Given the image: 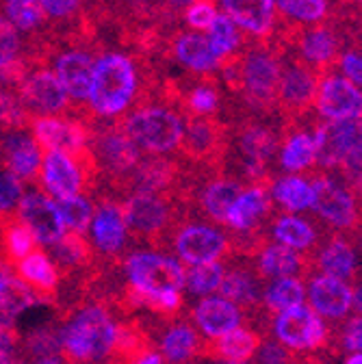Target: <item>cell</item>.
Wrapping results in <instances>:
<instances>
[{
    "label": "cell",
    "mask_w": 362,
    "mask_h": 364,
    "mask_svg": "<svg viewBox=\"0 0 362 364\" xmlns=\"http://www.w3.org/2000/svg\"><path fill=\"white\" fill-rule=\"evenodd\" d=\"M161 80L154 78L148 55L139 57L105 50L96 57L89 113L96 122H117L139 102L156 98Z\"/></svg>",
    "instance_id": "obj_1"
},
{
    "label": "cell",
    "mask_w": 362,
    "mask_h": 364,
    "mask_svg": "<svg viewBox=\"0 0 362 364\" xmlns=\"http://www.w3.org/2000/svg\"><path fill=\"white\" fill-rule=\"evenodd\" d=\"M59 318L61 358L65 364H96L107 360L117 336V318L109 308L87 304Z\"/></svg>",
    "instance_id": "obj_2"
},
{
    "label": "cell",
    "mask_w": 362,
    "mask_h": 364,
    "mask_svg": "<svg viewBox=\"0 0 362 364\" xmlns=\"http://www.w3.org/2000/svg\"><path fill=\"white\" fill-rule=\"evenodd\" d=\"M117 122L144 154L156 156L178 154L187 130V117L183 111L156 100L137 105Z\"/></svg>",
    "instance_id": "obj_3"
},
{
    "label": "cell",
    "mask_w": 362,
    "mask_h": 364,
    "mask_svg": "<svg viewBox=\"0 0 362 364\" xmlns=\"http://www.w3.org/2000/svg\"><path fill=\"white\" fill-rule=\"evenodd\" d=\"M308 178L314 187V215L324 219L334 232H343L356 243L360 225V198L345 185L336 171L312 169Z\"/></svg>",
    "instance_id": "obj_4"
},
{
    "label": "cell",
    "mask_w": 362,
    "mask_h": 364,
    "mask_svg": "<svg viewBox=\"0 0 362 364\" xmlns=\"http://www.w3.org/2000/svg\"><path fill=\"white\" fill-rule=\"evenodd\" d=\"M11 87L26 113L35 117H57V115H74V102L63 87L61 78L50 65L43 63H33L26 65V72L20 76L18 82L14 85H3Z\"/></svg>",
    "instance_id": "obj_5"
},
{
    "label": "cell",
    "mask_w": 362,
    "mask_h": 364,
    "mask_svg": "<svg viewBox=\"0 0 362 364\" xmlns=\"http://www.w3.org/2000/svg\"><path fill=\"white\" fill-rule=\"evenodd\" d=\"M48 61H53V70L61 78L63 87L74 102V117L87 122L89 126L94 124V117L89 113V94H92L94 82V68L96 57L92 55L89 43H53L48 50Z\"/></svg>",
    "instance_id": "obj_6"
},
{
    "label": "cell",
    "mask_w": 362,
    "mask_h": 364,
    "mask_svg": "<svg viewBox=\"0 0 362 364\" xmlns=\"http://www.w3.org/2000/svg\"><path fill=\"white\" fill-rule=\"evenodd\" d=\"M124 273L128 284L146 295L183 291L187 284V264L176 256L152 250H132L126 254Z\"/></svg>",
    "instance_id": "obj_7"
},
{
    "label": "cell",
    "mask_w": 362,
    "mask_h": 364,
    "mask_svg": "<svg viewBox=\"0 0 362 364\" xmlns=\"http://www.w3.org/2000/svg\"><path fill=\"white\" fill-rule=\"evenodd\" d=\"M169 256H176L185 264H202V262H228L233 260V241L228 230L215 228L204 219H191L180 223L167 247Z\"/></svg>",
    "instance_id": "obj_8"
},
{
    "label": "cell",
    "mask_w": 362,
    "mask_h": 364,
    "mask_svg": "<svg viewBox=\"0 0 362 364\" xmlns=\"http://www.w3.org/2000/svg\"><path fill=\"white\" fill-rule=\"evenodd\" d=\"M230 139V124L223 117H189L183 146L176 156L200 169L225 171Z\"/></svg>",
    "instance_id": "obj_9"
},
{
    "label": "cell",
    "mask_w": 362,
    "mask_h": 364,
    "mask_svg": "<svg viewBox=\"0 0 362 364\" xmlns=\"http://www.w3.org/2000/svg\"><path fill=\"white\" fill-rule=\"evenodd\" d=\"M271 336L278 343L308 353H328L332 345V326L312 306H295L274 316Z\"/></svg>",
    "instance_id": "obj_10"
},
{
    "label": "cell",
    "mask_w": 362,
    "mask_h": 364,
    "mask_svg": "<svg viewBox=\"0 0 362 364\" xmlns=\"http://www.w3.org/2000/svg\"><path fill=\"white\" fill-rule=\"evenodd\" d=\"M321 76V72H316L314 68L284 50V68L278 89V113L287 124H295L312 115Z\"/></svg>",
    "instance_id": "obj_11"
},
{
    "label": "cell",
    "mask_w": 362,
    "mask_h": 364,
    "mask_svg": "<svg viewBox=\"0 0 362 364\" xmlns=\"http://www.w3.org/2000/svg\"><path fill=\"white\" fill-rule=\"evenodd\" d=\"M156 50L163 53L165 57L174 59L191 76H221L223 63L213 53L208 37L202 33L169 28L163 35Z\"/></svg>",
    "instance_id": "obj_12"
},
{
    "label": "cell",
    "mask_w": 362,
    "mask_h": 364,
    "mask_svg": "<svg viewBox=\"0 0 362 364\" xmlns=\"http://www.w3.org/2000/svg\"><path fill=\"white\" fill-rule=\"evenodd\" d=\"M314 111L324 122L362 119V89L341 72H326L319 82Z\"/></svg>",
    "instance_id": "obj_13"
},
{
    "label": "cell",
    "mask_w": 362,
    "mask_h": 364,
    "mask_svg": "<svg viewBox=\"0 0 362 364\" xmlns=\"http://www.w3.org/2000/svg\"><path fill=\"white\" fill-rule=\"evenodd\" d=\"M225 278L219 287V295L237 304L245 314L260 308L265 304V293L271 282L258 271L256 260L250 258H233L225 262Z\"/></svg>",
    "instance_id": "obj_14"
},
{
    "label": "cell",
    "mask_w": 362,
    "mask_h": 364,
    "mask_svg": "<svg viewBox=\"0 0 362 364\" xmlns=\"http://www.w3.org/2000/svg\"><path fill=\"white\" fill-rule=\"evenodd\" d=\"M280 208L271 198V185H252L239 196L225 217L228 232H256V230H271L276 215Z\"/></svg>",
    "instance_id": "obj_15"
},
{
    "label": "cell",
    "mask_w": 362,
    "mask_h": 364,
    "mask_svg": "<svg viewBox=\"0 0 362 364\" xmlns=\"http://www.w3.org/2000/svg\"><path fill=\"white\" fill-rule=\"evenodd\" d=\"M332 235H334L332 228L316 215H312L310 219H304L293 213L280 210L274 223H271V237L278 243L291 250H297L302 254H308L312 258H316V254H319V250Z\"/></svg>",
    "instance_id": "obj_16"
},
{
    "label": "cell",
    "mask_w": 362,
    "mask_h": 364,
    "mask_svg": "<svg viewBox=\"0 0 362 364\" xmlns=\"http://www.w3.org/2000/svg\"><path fill=\"white\" fill-rule=\"evenodd\" d=\"M221 11L254 41H271L280 28V11L276 0H217Z\"/></svg>",
    "instance_id": "obj_17"
},
{
    "label": "cell",
    "mask_w": 362,
    "mask_h": 364,
    "mask_svg": "<svg viewBox=\"0 0 362 364\" xmlns=\"http://www.w3.org/2000/svg\"><path fill=\"white\" fill-rule=\"evenodd\" d=\"M89 237H92V245L100 258H124L130 254L132 245L128 239L122 204L111 200L96 202V215L89 228Z\"/></svg>",
    "instance_id": "obj_18"
},
{
    "label": "cell",
    "mask_w": 362,
    "mask_h": 364,
    "mask_svg": "<svg viewBox=\"0 0 362 364\" xmlns=\"http://www.w3.org/2000/svg\"><path fill=\"white\" fill-rule=\"evenodd\" d=\"M31 130L43 152H80L92 141V126L74 115L35 117Z\"/></svg>",
    "instance_id": "obj_19"
},
{
    "label": "cell",
    "mask_w": 362,
    "mask_h": 364,
    "mask_svg": "<svg viewBox=\"0 0 362 364\" xmlns=\"http://www.w3.org/2000/svg\"><path fill=\"white\" fill-rule=\"evenodd\" d=\"M20 217L26 221V225H31V230L35 232V237L39 239V243L43 247H50L57 241H61L65 237V219L63 213L59 208V202L48 196L41 189H31V193L24 196L20 208H18Z\"/></svg>",
    "instance_id": "obj_20"
},
{
    "label": "cell",
    "mask_w": 362,
    "mask_h": 364,
    "mask_svg": "<svg viewBox=\"0 0 362 364\" xmlns=\"http://www.w3.org/2000/svg\"><path fill=\"white\" fill-rule=\"evenodd\" d=\"M360 134V119L345 122H319L314 128L316 167L324 171H339L349 152L353 150Z\"/></svg>",
    "instance_id": "obj_21"
},
{
    "label": "cell",
    "mask_w": 362,
    "mask_h": 364,
    "mask_svg": "<svg viewBox=\"0 0 362 364\" xmlns=\"http://www.w3.org/2000/svg\"><path fill=\"white\" fill-rule=\"evenodd\" d=\"M41 146L31 128H18L3 132V169L16 173L26 185L37 187L41 173Z\"/></svg>",
    "instance_id": "obj_22"
},
{
    "label": "cell",
    "mask_w": 362,
    "mask_h": 364,
    "mask_svg": "<svg viewBox=\"0 0 362 364\" xmlns=\"http://www.w3.org/2000/svg\"><path fill=\"white\" fill-rule=\"evenodd\" d=\"M16 276L35 293L37 301L50 304L57 308L59 304V289H61V273L57 264L53 262L50 254H46V247L37 250L16 267H11Z\"/></svg>",
    "instance_id": "obj_23"
},
{
    "label": "cell",
    "mask_w": 362,
    "mask_h": 364,
    "mask_svg": "<svg viewBox=\"0 0 362 364\" xmlns=\"http://www.w3.org/2000/svg\"><path fill=\"white\" fill-rule=\"evenodd\" d=\"M308 299L326 321H343L353 306V287L345 280L316 273L308 280Z\"/></svg>",
    "instance_id": "obj_24"
},
{
    "label": "cell",
    "mask_w": 362,
    "mask_h": 364,
    "mask_svg": "<svg viewBox=\"0 0 362 364\" xmlns=\"http://www.w3.org/2000/svg\"><path fill=\"white\" fill-rule=\"evenodd\" d=\"M256 260L258 271L265 276L267 282L282 280V278H304L310 280L316 276V258L302 254L297 250H291L282 243H271Z\"/></svg>",
    "instance_id": "obj_25"
},
{
    "label": "cell",
    "mask_w": 362,
    "mask_h": 364,
    "mask_svg": "<svg viewBox=\"0 0 362 364\" xmlns=\"http://www.w3.org/2000/svg\"><path fill=\"white\" fill-rule=\"evenodd\" d=\"M191 316L200 332L208 338H219L245 326V312L223 297H204L191 308Z\"/></svg>",
    "instance_id": "obj_26"
},
{
    "label": "cell",
    "mask_w": 362,
    "mask_h": 364,
    "mask_svg": "<svg viewBox=\"0 0 362 364\" xmlns=\"http://www.w3.org/2000/svg\"><path fill=\"white\" fill-rule=\"evenodd\" d=\"M262 334L250 328H239L230 334H223L219 338L204 341L200 360L206 362H237V364H250L254 355L258 353L262 345Z\"/></svg>",
    "instance_id": "obj_27"
},
{
    "label": "cell",
    "mask_w": 362,
    "mask_h": 364,
    "mask_svg": "<svg viewBox=\"0 0 362 364\" xmlns=\"http://www.w3.org/2000/svg\"><path fill=\"white\" fill-rule=\"evenodd\" d=\"M193 323H196L193 316L189 314V316L180 318V321H174L165 328L159 351L163 353V358L167 362H196V360H200L206 336Z\"/></svg>",
    "instance_id": "obj_28"
},
{
    "label": "cell",
    "mask_w": 362,
    "mask_h": 364,
    "mask_svg": "<svg viewBox=\"0 0 362 364\" xmlns=\"http://www.w3.org/2000/svg\"><path fill=\"white\" fill-rule=\"evenodd\" d=\"M48 254H50L53 262L57 264L61 278L82 276V273L92 269L98 260V254H96L92 241L74 230H68L61 241L50 245Z\"/></svg>",
    "instance_id": "obj_29"
},
{
    "label": "cell",
    "mask_w": 362,
    "mask_h": 364,
    "mask_svg": "<svg viewBox=\"0 0 362 364\" xmlns=\"http://www.w3.org/2000/svg\"><path fill=\"white\" fill-rule=\"evenodd\" d=\"M316 273L351 284L360 273L356 262V243L343 232H334L316 254Z\"/></svg>",
    "instance_id": "obj_30"
},
{
    "label": "cell",
    "mask_w": 362,
    "mask_h": 364,
    "mask_svg": "<svg viewBox=\"0 0 362 364\" xmlns=\"http://www.w3.org/2000/svg\"><path fill=\"white\" fill-rule=\"evenodd\" d=\"M41 247L43 245L18 210L3 215V264L16 267Z\"/></svg>",
    "instance_id": "obj_31"
},
{
    "label": "cell",
    "mask_w": 362,
    "mask_h": 364,
    "mask_svg": "<svg viewBox=\"0 0 362 364\" xmlns=\"http://www.w3.org/2000/svg\"><path fill=\"white\" fill-rule=\"evenodd\" d=\"M57 355H61V318L55 314L50 321H43L41 326H35L26 334H22L18 358L35 364L37 360Z\"/></svg>",
    "instance_id": "obj_32"
},
{
    "label": "cell",
    "mask_w": 362,
    "mask_h": 364,
    "mask_svg": "<svg viewBox=\"0 0 362 364\" xmlns=\"http://www.w3.org/2000/svg\"><path fill=\"white\" fill-rule=\"evenodd\" d=\"M271 198L282 213H302L314 206V187L304 176H278L271 185Z\"/></svg>",
    "instance_id": "obj_33"
},
{
    "label": "cell",
    "mask_w": 362,
    "mask_h": 364,
    "mask_svg": "<svg viewBox=\"0 0 362 364\" xmlns=\"http://www.w3.org/2000/svg\"><path fill=\"white\" fill-rule=\"evenodd\" d=\"M206 37H208L213 53L219 57L221 63L239 57L245 48V43H247L245 33L235 24V20L230 16H225V14L217 16L213 26L206 31Z\"/></svg>",
    "instance_id": "obj_34"
},
{
    "label": "cell",
    "mask_w": 362,
    "mask_h": 364,
    "mask_svg": "<svg viewBox=\"0 0 362 364\" xmlns=\"http://www.w3.org/2000/svg\"><path fill=\"white\" fill-rule=\"evenodd\" d=\"M35 304V293L16 276L9 264H3V326H16V318Z\"/></svg>",
    "instance_id": "obj_35"
},
{
    "label": "cell",
    "mask_w": 362,
    "mask_h": 364,
    "mask_svg": "<svg viewBox=\"0 0 362 364\" xmlns=\"http://www.w3.org/2000/svg\"><path fill=\"white\" fill-rule=\"evenodd\" d=\"M278 11L284 20L299 26H314L328 22L332 16L328 0H276Z\"/></svg>",
    "instance_id": "obj_36"
},
{
    "label": "cell",
    "mask_w": 362,
    "mask_h": 364,
    "mask_svg": "<svg viewBox=\"0 0 362 364\" xmlns=\"http://www.w3.org/2000/svg\"><path fill=\"white\" fill-rule=\"evenodd\" d=\"M225 262H202V264H187V293L189 295H208L213 291H219L223 278H225Z\"/></svg>",
    "instance_id": "obj_37"
},
{
    "label": "cell",
    "mask_w": 362,
    "mask_h": 364,
    "mask_svg": "<svg viewBox=\"0 0 362 364\" xmlns=\"http://www.w3.org/2000/svg\"><path fill=\"white\" fill-rule=\"evenodd\" d=\"M304 297H306V287L299 278H282L269 284L265 293V306L274 314H278L282 310L302 306Z\"/></svg>",
    "instance_id": "obj_38"
},
{
    "label": "cell",
    "mask_w": 362,
    "mask_h": 364,
    "mask_svg": "<svg viewBox=\"0 0 362 364\" xmlns=\"http://www.w3.org/2000/svg\"><path fill=\"white\" fill-rule=\"evenodd\" d=\"M3 20L14 24L20 33H24V37L39 35V33H43V31L48 28L46 16H43L39 3H35V5H11V3H5Z\"/></svg>",
    "instance_id": "obj_39"
},
{
    "label": "cell",
    "mask_w": 362,
    "mask_h": 364,
    "mask_svg": "<svg viewBox=\"0 0 362 364\" xmlns=\"http://www.w3.org/2000/svg\"><path fill=\"white\" fill-rule=\"evenodd\" d=\"M59 208L63 213V219H65L70 230L85 235L89 228H92V221H94V215H96V202L92 198L78 196V198L61 200Z\"/></svg>",
    "instance_id": "obj_40"
},
{
    "label": "cell",
    "mask_w": 362,
    "mask_h": 364,
    "mask_svg": "<svg viewBox=\"0 0 362 364\" xmlns=\"http://www.w3.org/2000/svg\"><path fill=\"white\" fill-rule=\"evenodd\" d=\"M217 0H198V3L189 5L185 11H183V20L189 31H196V33H204L213 26V22L217 20L219 11H217Z\"/></svg>",
    "instance_id": "obj_41"
},
{
    "label": "cell",
    "mask_w": 362,
    "mask_h": 364,
    "mask_svg": "<svg viewBox=\"0 0 362 364\" xmlns=\"http://www.w3.org/2000/svg\"><path fill=\"white\" fill-rule=\"evenodd\" d=\"M341 178L345 180V185L362 200V119H360V134L353 150L345 159V163L339 169Z\"/></svg>",
    "instance_id": "obj_42"
},
{
    "label": "cell",
    "mask_w": 362,
    "mask_h": 364,
    "mask_svg": "<svg viewBox=\"0 0 362 364\" xmlns=\"http://www.w3.org/2000/svg\"><path fill=\"white\" fill-rule=\"evenodd\" d=\"M22 191H24V182L9 169H3V204H0L3 206V215L16 213L20 208V204L26 196Z\"/></svg>",
    "instance_id": "obj_43"
},
{
    "label": "cell",
    "mask_w": 362,
    "mask_h": 364,
    "mask_svg": "<svg viewBox=\"0 0 362 364\" xmlns=\"http://www.w3.org/2000/svg\"><path fill=\"white\" fill-rule=\"evenodd\" d=\"M336 70L362 89V48L349 46V48L341 55Z\"/></svg>",
    "instance_id": "obj_44"
},
{
    "label": "cell",
    "mask_w": 362,
    "mask_h": 364,
    "mask_svg": "<svg viewBox=\"0 0 362 364\" xmlns=\"http://www.w3.org/2000/svg\"><path fill=\"white\" fill-rule=\"evenodd\" d=\"M163 3V7H165V11L167 14H171V16H183V11L189 7V5H193V3H198V0H161Z\"/></svg>",
    "instance_id": "obj_45"
},
{
    "label": "cell",
    "mask_w": 362,
    "mask_h": 364,
    "mask_svg": "<svg viewBox=\"0 0 362 364\" xmlns=\"http://www.w3.org/2000/svg\"><path fill=\"white\" fill-rule=\"evenodd\" d=\"M165 362H167V360L163 358V353H161V351H154V353H150L146 360H142L139 364H165Z\"/></svg>",
    "instance_id": "obj_46"
},
{
    "label": "cell",
    "mask_w": 362,
    "mask_h": 364,
    "mask_svg": "<svg viewBox=\"0 0 362 364\" xmlns=\"http://www.w3.org/2000/svg\"><path fill=\"white\" fill-rule=\"evenodd\" d=\"M345 364H362V351H358V353H351V355L345 360Z\"/></svg>",
    "instance_id": "obj_47"
},
{
    "label": "cell",
    "mask_w": 362,
    "mask_h": 364,
    "mask_svg": "<svg viewBox=\"0 0 362 364\" xmlns=\"http://www.w3.org/2000/svg\"><path fill=\"white\" fill-rule=\"evenodd\" d=\"M5 3H11V5H35L39 0H5Z\"/></svg>",
    "instance_id": "obj_48"
},
{
    "label": "cell",
    "mask_w": 362,
    "mask_h": 364,
    "mask_svg": "<svg viewBox=\"0 0 362 364\" xmlns=\"http://www.w3.org/2000/svg\"><path fill=\"white\" fill-rule=\"evenodd\" d=\"M334 5H358L362 9V0H336Z\"/></svg>",
    "instance_id": "obj_49"
},
{
    "label": "cell",
    "mask_w": 362,
    "mask_h": 364,
    "mask_svg": "<svg viewBox=\"0 0 362 364\" xmlns=\"http://www.w3.org/2000/svg\"><path fill=\"white\" fill-rule=\"evenodd\" d=\"M7 364H31V362H26L24 358H11V360H9Z\"/></svg>",
    "instance_id": "obj_50"
},
{
    "label": "cell",
    "mask_w": 362,
    "mask_h": 364,
    "mask_svg": "<svg viewBox=\"0 0 362 364\" xmlns=\"http://www.w3.org/2000/svg\"><path fill=\"white\" fill-rule=\"evenodd\" d=\"M356 247H358V250H360V252H362V237H360V239H358V243H356Z\"/></svg>",
    "instance_id": "obj_51"
},
{
    "label": "cell",
    "mask_w": 362,
    "mask_h": 364,
    "mask_svg": "<svg viewBox=\"0 0 362 364\" xmlns=\"http://www.w3.org/2000/svg\"><path fill=\"white\" fill-rule=\"evenodd\" d=\"M167 364H196V362H167Z\"/></svg>",
    "instance_id": "obj_52"
},
{
    "label": "cell",
    "mask_w": 362,
    "mask_h": 364,
    "mask_svg": "<svg viewBox=\"0 0 362 364\" xmlns=\"http://www.w3.org/2000/svg\"><path fill=\"white\" fill-rule=\"evenodd\" d=\"M213 364H237V362H213Z\"/></svg>",
    "instance_id": "obj_53"
},
{
    "label": "cell",
    "mask_w": 362,
    "mask_h": 364,
    "mask_svg": "<svg viewBox=\"0 0 362 364\" xmlns=\"http://www.w3.org/2000/svg\"><path fill=\"white\" fill-rule=\"evenodd\" d=\"M96 364H105V362H96Z\"/></svg>",
    "instance_id": "obj_54"
}]
</instances>
